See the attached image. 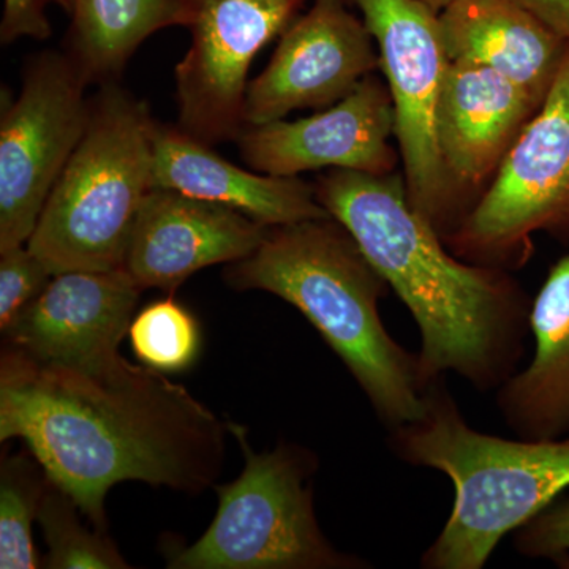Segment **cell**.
<instances>
[{
    "label": "cell",
    "instance_id": "d6986e66",
    "mask_svg": "<svg viewBox=\"0 0 569 569\" xmlns=\"http://www.w3.org/2000/svg\"><path fill=\"white\" fill-rule=\"evenodd\" d=\"M63 50L92 86L121 80L153 33L183 28L178 0H74Z\"/></svg>",
    "mask_w": 569,
    "mask_h": 569
},
{
    "label": "cell",
    "instance_id": "7a4b0ae2",
    "mask_svg": "<svg viewBox=\"0 0 569 569\" xmlns=\"http://www.w3.org/2000/svg\"><path fill=\"white\" fill-rule=\"evenodd\" d=\"M316 193L410 310L430 381L456 373L489 391L516 373L530 332L529 296L505 269L456 257L411 206L403 176L329 170Z\"/></svg>",
    "mask_w": 569,
    "mask_h": 569
},
{
    "label": "cell",
    "instance_id": "8992f818",
    "mask_svg": "<svg viewBox=\"0 0 569 569\" xmlns=\"http://www.w3.org/2000/svg\"><path fill=\"white\" fill-rule=\"evenodd\" d=\"M244 455L234 481L216 486L219 508L193 545L167 550L171 569H361L318 526L312 477L317 458L295 445L254 452L246 427L230 425Z\"/></svg>",
    "mask_w": 569,
    "mask_h": 569
},
{
    "label": "cell",
    "instance_id": "ac0fdd59",
    "mask_svg": "<svg viewBox=\"0 0 569 569\" xmlns=\"http://www.w3.org/2000/svg\"><path fill=\"white\" fill-rule=\"evenodd\" d=\"M530 332L533 359L498 388V410L520 438L569 437V253L550 268L531 301Z\"/></svg>",
    "mask_w": 569,
    "mask_h": 569
},
{
    "label": "cell",
    "instance_id": "3957f363",
    "mask_svg": "<svg viewBox=\"0 0 569 569\" xmlns=\"http://www.w3.org/2000/svg\"><path fill=\"white\" fill-rule=\"evenodd\" d=\"M223 277L234 290L268 291L296 307L342 359L389 430L425 415L437 380L385 328L378 305L389 284L331 216L269 228L261 246L228 264Z\"/></svg>",
    "mask_w": 569,
    "mask_h": 569
},
{
    "label": "cell",
    "instance_id": "52a82bcc",
    "mask_svg": "<svg viewBox=\"0 0 569 569\" xmlns=\"http://www.w3.org/2000/svg\"><path fill=\"white\" fill-rule=\"evenodd\" d=\"M537 233L569 239V48L541 108L445 242L468 263L508 271L529 260Z\"/></svg>",
    "mask_w": 569,
    "mask_h": 569
},
{
    "label": "cell",
    "instance_id": "7402d4cb",
    "mask_svg": "<svg viewBox=\"0 0 569 569\" xmlns=\"http://www.w3.org/2000/svg\"><path fill=\"white\" fill-rule=\"evenodd\" d=\"M127 336L142 365L162 373L186 372L201 351L200 323L173 298L144 307L133 317Z\"/></svg>",
    "mask_w": 569,
    "mask_h": 569
},
{
    "label": "cell",
    "instance_id": "277c9868",
    "mask_svg": "<svg viewBox=\"0 0 569 569\" xmlns=\"http://www.w3.org/2000/svg\"><path fill=\"white\" fill-rule=\"evenodd\" d=\"M402 462L451 479V515L421 559L426 569H481L498 542L569 488V437L508 440L468 425L443 378L418 421L389 430Z\"/></svg>",
    "mask_w": 569,
    "mask_h": 569
},
{
    "label": "cell",
    "instance_id": "8fae6325",
    "mask_svg": "<svg viewBox=\"0 0 569 569\" xmlns=\"http://www.w3.org/2000/svg\"><path fill=\"white\" fill-rule=\"evenodd\" d=\"M378 69L376 40L350 2L312 0L284 29L266 69L250 80L246 127L332 107Z\"/></svg>",
    "mask_w": 569,
    "mask_h": 569
},
{
    "label": "cell",
    "instance_id": "cb8c5ba5",
    "mask_svg": "<svg viewBox=\"0 0 569 569\" xmlns=\"http://www.w3.org/2000/svg\"><path fill=\"white\" fill-rule=\"evenodd\" d=\"M515 548L531 559L569 563V497H559L516 530Z\"/></svg>",
    "mask_w": 569,
    "mask_h": 569
},
{
    "label": "cell",
    "instance_id": "e0dca14e",
    "mask_svg": "<svg viewBox=\"0 0 569 569\" xmlns=\"http://www.w3.org/2000/svg\"><path fill=\"white\" fill-rule=\"evenodd\" d=\"M449 61L478 63L545 102L569 48L515 0H456L440 11Z\"/></svg>",
    "mask_w": 569,
    "mask_h": 569
},
{
    "label": "cell",
    "instance_id": "44dd1931",
    "mask_svg": "<svg viewBox=\"0 0 569 569\" xmlns=\"http://www.w3.org/2000/svg\"><path fill=\"white\" fill-rule=\"evenodd\" d=\"M78 505L48 479L41 498L39 520L47 542L43 567L50 569H127L130 565L107 537V531L88 529L78 516ZM81 512V511H80Z\"/></svg>",
    "mask_w": 569,
    "mask_h": 569
},
{
    "label": "cell",
    "instance_id": "30bf717a",
    "mask_svg": "<svg viewBox=\"0 0 569 569\" xmlns=\"http://www.w3.org/2000/svg\"><path fill=\"white\" fill-rule=\"evenodd\" d=\"M190 47L174 67L176 126L204 144L244 130L250 67L312 0H178Z\"/></svg>",
    "mask_w": 569,
    "mask_h": 569
},
{
    "label": "cell",
    "instance_id": "9c48e42d",
    "mask_svg": "<svg viewBox=\"0 0 569 569\" xmlns=\"http://www.w3.org/2000/svg\"><path fill=\"white\" fill-rule=\"evenodd\" d=\"M66 50L31 56L0 116V252L26 246L88 129L91 88Z\"/></svg>",
    "mask_w": 569,
    "mask_h": 569
},
{
    "label": "cell",
    "instance_id": "ffe728a7",
    "mask_svg": "<svg viewBox=\"0 0 569 569\" xmlns=\"http://www.w3.org/2000/svg\"><path fill=\"white\" fill-rule=\"evenodd\" d=\"M48 477L33 456L14 455L0 466V568L36 569L39 553L32 523L39 516Z\"/></svg>",
    "mask_w": 569,
    "mask_h": 569
},
{
    "label": "cell",
    "instance_id": "4316f807",
    "mask_svg": "<svg viewBox=\"0 0 569 569\" xmlns=\"http://www.w3.org/2000/svg\"><path fill=\"white\" fill-rule=\"evenodd\" d=\"M421 2H425L427 7L440 13V11L447 9V7L451 6L456 0H421Z\"/></svg>",
    "mask_w": 569,
    "mask_h": 569
},
{
    "label": "cell",
    "instance_id": "4fadbf2b",
    "mask_svg": "<svg viewBox=\"0 0 569 569\" xmlns=\"http://www.w3.org/2000/svg\"><path fill=\"white\" fill-rule=\"evenodd\" d=\"M541 104L496 70L449 62L437 107V144L462 220Z\"/></svg>",
    "mask_w": 569,
    "mask_h": 569
},
{
    "label": "cell",
    "instance_id": "ba28073f",
    "mask_svg": "<svg viewBox=\"0 0 569 569\" xmlns=\"http://www.w3.org/2000/svg\"><path fill=\"white\" fill-rule=\"evenodd\" d=\"M376 40L396 108L408 200L447 241L460 212L437 144V107L449 67L440 13L421 0H348Z\"/></svg>",
    "mask_w": 569,
    "mask_h": 569
},
{
    "label": "cell",
    "instance_id": "7c38bea8",
    "mask_svg": "<svg viewBox=\"0 0 569 569\" xmlns=\"http://www.w3.org/2000/svg\"><path fill=\"white\" fill-rule=\"evenodd\" d=\"M396 108L387 81L367 77L346 99L309 116L247 126L238 148L260 173L299 178L317 170H351L385 176L400 162Z\"/></svg>",
    "mask_w": 569,
    "mask_h": 569
},
{
    "label": "cell",
    "instance_id": "2e32d148",
    "mask_svg": "<svg viewBox=\"0 0 569 569\" xmlns=\"http://www.w3.org/2000/svg\"><path fill=\"white\" fill-rule=\"evenodd\" d=\"M152 186L228 206L266 227L329 217L316 183L246 170L178 126L162 122L153 127Z\"/></svg>",
    "mask_w": 569,
    "mask_h": 569
},
{
    "label": "cell",
    "instance_id": "603a6c76",
    "mask_svg": "<svg viewBox=\"0 0 569 569\" xmlns=\"http://www.w3.org/2000/svg\"><path fill=\"white\" fill-rule=\"evenodd\" d=\"M51 269L29 246L0 252V329H9L51 282Z\"/></svg>",
    "mask_w": 569,
    "mask_h": 569
},
{
    "label": "cell",
    "instance_id": "5bb4252c",
    "mask_svg": "<svg viewBox=\"0 0 569 569\" xmlns=\"http://www.w3.org/2000/svg\"><path fill=\"white\" fill-rule=\"evenodd\" d=\"M269 228L228 206L153 187L138 213L123 269L142 290L174 293L201 269L244 260Z\"/></svg>",
    "mask_w": 569,
    "mask_h": 569
},
{
    "label": "cell",
    "instance_id": "6da1fadb",
    "mask_svg": "<svg viewBox=\"0 0 569 569\" xmlns=\"http://www.w3.org/2000/svg\"><path fill=\"white\" fill-rule=\"evenodd\" d=\"M228 433L182 385L119 351L69 365L3 343L0 441L21 438L96 529L107 531L104 498L118 482L211 488Z\"/></svg>",
    "mask_w": 569,
    "mask_h": 569
},
{
    "label": "cell",
    "instance_id": "5b68a950",
    "mask_svg": "<svg viewBox=\"0 0 569 569\" xmlns=\"http://www.w3.org/2000/svg\"><path fill=\"white\" fill-rule=\"evenodd\" d=\"M156 119L121 82L97 86L88 129L44 204L28 246L52 274L126 263L152 186Z\"/></svg>",
    "mask_w": 569,
    "mask_h": 569
},
{
    "label": "cell",
    "instance_id": "484cf974",
    "mask_svg": "<svg viewBox=\"0 0 569 569\" xmlns=\"http://www.w3.org/2000/svg\"><path fill=\"white\" fill-rule=\"evenodd\" d=\"M569 43V0H515Z\"/></svg>",
    "mask_w": 569,
    "mask_h": 569
},
{
    "label": "cell",
    "instance_id": "d4e9b609",
    "mask_svg": "<svg viewBox=\"0 0 569 569\" xmlns=\"http://www.w3.org/2000/svg\"><path fill=\"white\" fill-rule=\"evenodd\" d=\"M73 3L74 0H3L0 43L7 47L21 39H50L52 28L48 9L61 7L70 17Z\"/></svg>",
    "mask_w": 569,
    "mask_h": 569
},
{
    "label": "cell",
    "instance_id": "9a60e30c",
    "mask_svg": "<svg viewBox=\"0 0 569 569\" xmlns=\"http://www.w3.org/2000/svg\"><path fill=\"white\" fill-rule=\"evenodd\" d=\"M141 293L123 268L61 272L2 332L3 339L43 361H92L119 351Z\"/></svg>",
    "mask_w": 569,
    "mask_h": 569
}]
</instances>
